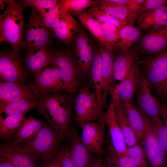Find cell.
Instances as JSON below:
<instances>
[{"mask_svg": "<svg viewBox=\"0 0 167 167\" xmlns=\"http://www.w3.org/2000/svg\"><path fill=\"white\" fill-rule=\"evenodd\" d=\"M37 11L47 28L53 31L58 25L62 15L58 3L52 7Z\"/></svg>", "mask_w": 167, "mask_h": 167, "instance_id": "35", "label": "cell"}, {"mask_svg": "<svg viewBox=\"0 0 167 167\" xmlns=\"http://www.w3.org/2000/svg\"><path fill=\"white\" fill-rule=\"evenodd\" d=\"M39 98L35 93L29 94L5 104H0V114L4 113L9 116L28 112L37 108Z\"/></svg>", "mask_w": 167, "mask_h": 167, "instance_id": "21", "label": "cell"}, {"mask_svg": "<svg viewBox=\"0 0 167 167\" xmlns=\"http://www.w3.org/2000/svg\"><path fill=\"white\" fill-rule=\"evenodd\" d=\"M166 4L167 0H144L138 16H140L161 6Z\"/></svg>", "mask_w": 167, "mask_h": 167, "instance_id": "40", "label": "cell"}, {"mask_svg": "<svg viewBox=\"0 0 167 167\" xmlns=\"http://www.w3.org/2000/svg\"><path fill=\"white\" fill-rule=\"evenodd\" d=\"M7 0H0V10H3L6 6V3Z\"/></svg>", "mask_w": 167, "mask_h": 167, "instance_id": "49", "label": "cell"}, {"mask_svg": "<svg viewBox=\"0 0 167 167\" xmlns=\"http://www.w3.org/2000/svg\"><path fill=\"white\" fill-rule=\"evenodd\" d=\"M126 154L130 161L137 167H149L143 148L137 143L128 147Z\"/></svg>", "mask_w": 167, "mask_h": 167, "instance_id": "37", "label": "cell"}, {"mask_svg": "<svg viewBox=\"0 0 167 167\" xmlns=\"http://www.w3.org/2000/svg\"><path fill=\"white\" fill-rule=\"evenodd\" d=\"M109 93L114 102L118 120L127 147H132L138 143V141L130 126L123 105L112 93Z\"/></svg>", "mask_w": 167, "mask_h": 167, "instance_id": "28", "label": "cell"}, {"mask_svg": "<svg viewBox=\"0 0 167 167\" xmlns=\"http://www.w3.org/2000/svg\"><path fill=\"white\" fill-rule=\"evenodd\" d=\"M165 54L167 56V50L166 51L165 53Z\"/></svg>", "mask_w": 167, "mask_h": 167, "instance_id": "50", "label": "cell"}, {"mask_svg": "<svg viewBox=\"0 0 167 167\" xmlns=\"http://www.w3.org/2000/svg\"><path fill=\"white\" fill-rule=\"evenodd\" d=\"M97 5L100 10L126 24L134 22L138 16L137 15L131 12L126 6L113 3L109 0L97 1Z\"/></svg>", "mask_w": 167, "mask_h": 167, "instance_id": "29", "label": "cell"}, {"mask_svg": "<svg viewBox=\"0 0 167 167\" xmlns=\"http://www.w3.org/2000/svg\"><path fill=\"white\" fill-rule=\"evenodd\" d=\"M141 31L134 26V22L121 28L118 34V41L117 43L119 52L126 53L131 49L140 37Z\"/></svg>", "mask_w": 167, "mask_h": 167, "instance_id": "32", "label": "cell"}, {"mask_svg": "<svg viewBox=\"0 0 167 167\" xmlns=\"http://www.w3.org/2000/svg\"><path fill=\"white\" fill-rule=\"evenodd\" d=\"M21 49L26 53L37 47H48L54 36L53 31L47 28L37 11L32 9Z\"/></svg>", "mask_w": 167, "mask_h": 167, "instance_id": "7", "label": "cell"}, {"mask_svg": "<svg viewBox=\"0 0 167 167\" xmlns=\"http://www.w3.org/2000/svg\"><path fill=\"white\" fill-rule=\"evenodd\" d=\"M116 154L121 167H137L130 161L126 154Z\"/></svg>", "mask_w": 167, "mask_h": 167, "instance_id": "43", "label": "cell"}, {"mask_svg": "<svg viewBox=\"0 0 167 167\" xmlns=\"http://www.w3.org/2000/svg\"><path fill=\"white\" fill-rule=\"evenodd\" d=\"M81 24L70 13L62 17L58 25L53 30L54 36L69 47L79 31Z\"/></svg>", "mask_w": 167, "mask_h": 167, "instance_id": "19", "label": "cell"}, {"mask_svg": "<svg viewBox=\"0 0 167 167\" xmlns=\"http://www.w3.org/2000/svg\"><path fill=\"white\" fill-rule=\"evenodd\" d=\"M137 52L131 48L126 53L119 52L115 59L113 69L114 80L122 81L126 78L133 62L137 59Z\"/></svg>", "mask_w": 167, "mask_h": 167, "instance_id": "27", "label": "cell"}, {"mask_svg": "<svg viewBox=\"0 0 167 167\" xmlns=\"http://www.w3.org/2000/svg\"><path fill=\"white\" fill-rule=\"evenodd\" d=\"M125 111L130 126L134 132L138 142L142 144L144 135V114L131 103L123 104Z\"/></svg>", "mask_w": 167, "mask_h": 167, "instance_id": "30", "label": "cell"}, {"mask_svg": "<svg viewBox=\"0 0 167 167\" xmlns=\"http://www.w3.org/2000/svg\"><path fill=\"white\" fill-rule=\"evenodd\" d=\"M56 158L61 167H75L71 158L70 149L67 147L61 149Z\"/></svg>", "mask_w": 167, "mask_h": 167, "instance_id": "39", "label": "cell"}, {"mask_svg": "<svg viewBox=\"0 0 167 167\" xmlns=\"http://www.w3.org/2000/svg\"><path fill=\"white\" fill-rule=\"evenodd\" d=\"M99 120L100 123L107 126L108 128L111 146L116 153L126 154L128 147L119 125L114 104L111 98L108 108Z\"/></svg>", "mask_w": 167, "mask_h": 167, "instance_id": "12", "label": "cell"}, {"mask_svg": "<svg viewBox=\"0 0 167 167\" xmlns=\"http://www.w3.org/2000/svg\"><path fill=\"white\" fill-rule=\"evenodd\" d=\"M32 93H35L30 85L24 82L0 81V104H6Z\"/></svg>", "mask_w": 167, "mask_h": 167, "instance_id": "22", "label": "cell"}, {"mask_svg": "<svg viewBox=\"0 0 167 167\" xmlns=\"http://www.w3.org/2000/svg\"><path fill=\"white\" fill-rule=\"evenodd\" d=\"M27 112L8 116L4 119L0 114V137L7 140L11 138L22 125Z\"/></svg>", "mask_w": 167, "mask_h": 167, "instance_id": "31", "label": "cell"}, {"mask_svg": "<svg viewBox=\"0 0 167 167\" xmlns=\"http://www.w3.org/2000/svg\"><path fill=\"white\" fill-rule=\"evenodd\" d=\"M6 5L0 15V43L7 42L12 50L19 53L24 36V9L14 0H7Z\"/></svg>", "mask_w": 167, "mask_h": 167, "instance_id": "3", "label": "cell"}, {"mask_svg": "<svg viewBox=\"0 0 167 167\" xmlns=\"http://www.w3.org/2000/svg\"><path fill=\"white\" fill-rule=\"evenodd\" d=\"M167 26V4L161 6L139 16L136 28L142 31Z\"/></svg>", "mask_w": 167, "mask_h": 167, "instance_id": "23", "label": "cell"}, {"mask_svg": "<svg viewBox=\"0 0 167 167\" xmlns=\"http://www.w3.org/2000/svg\"><path fill=\"white\" fill-rule=\"evenodd\" d=\"M28 75L19 53L12 50L0 51V80L24 82Z\"/></svg>", "mask_w": 167, "mask_h": 167, "instance_id": "10", "label": "cell"}, {"mask_svg": "<svg viewBox=\"0 0 167 167\" xmlns=\"http://www.w3.org/2000/svg\"><path fill=\"white\" fill-rule=\"evenodd\" d=\"M106 164L104 162L101 156H97L89 167H106Z\"/></svg>", "mask_w": 167, "mask_h": 167, "instance_id": "46", "label": "cell"}, {"mask_svg": "<svg viewBox=\"0 0 167 167\" xmlns=\"http://www.w3.org/2000/svg\"><path fill=\"white\" fill-rule=\"evenodd\" d=\"M96 2V1L91 0H59L58 3L62 17L68 13L73 15H75L95 4Z\"/></svg>", "mask_w": 167, "mask_h": 167, "instance_id": "34", "label": "cell"}, {"mask_svg": "<svg viewBox=\"0 0 167 167\" xmlns=\"http://www.w3.org/2000/svg\"><path fill=\"white\" fill-rule=\"evenodd\" d=\"M45 125L41 120L32 116L25 118L20 128L11 137L10 143L14 145L32 139Z\"/></svg>", "mask_w": 167, "mask_h": 167, "instance_id": "24", "label": "cell"}, {"mask_svg": "<svg viewBox=\"0 0 167 167\" xmlns=\"http://www.w3.org/2000/svg\"><path fill=\"white\" fill-rule=\"evenodd\" d=\"M139 71L137 59L125 79L114 88L111 86L109 92L112 93L123 105L131 103L135 92Z\"/></svg>", "mask_w": 167, "mask_h": 167, "instance_id": "16", "label": "cell"}, {"mask_svg": "<svg viewBox=\"0 0 167 167\" xmlns=\"http://www.w3.org/2000/svg\"><path fill=\"white\" fill-rule=\"evenodd\" d=\"M106 167H107V166H106Z\"/></svg>", "mask_w": 167, "mask_h": 167, "instance_id": "51", "label": "cell"}, {"mask_svg": "<svg viewBox=\"0 0 167 167\" xmlns=\"http://www.w3.org/2000/svg\"><path fill=\"white\" fill-rule=\"evenodd\" d=\"M30 85L38 96L48 93L65 92L58 68L51 63Z\"/></svg>", "mask_w": 167, "mask_h": 167, "instance_id": "11", "label": "cell"}, {"mask_svg": "<svg viewBox=\"0 0 167 167\" xmlns=\"http://www.w3.org/2000/svg\"><path fill=\"white\" fill-rule=\"evenodd\" d=\"M114 51L105 47L101 53V72L102 83V101L104 108L106 102L109 90L114 81L113 69L115 56Z\"/></svg>", "mask_w": 167, "mask_h": 167, "instance_id": "20", "label": "cell"}, {"mask_svg": "<svg viewBox=\"0 0 167 167\" xmlns=\"http://www.w3.org/2000/svg\"><path fill=\"white\" fill-rule=\"evenodd\" d=\"M74 109L75 120L80 126L100 119L104 113L87 83L79 88L75 97Z\"/></svg>", "mask_w": 167, "mask_h": 167, "instance_id": "6", "label": "cell"}, {"mask_svg": "<svg viewBox=\"0 0 167 167\" xmlns=\"http://www.w3.org/2000/svg\"><path fill=\"white\" fill-rule=\"evenodd\" d=\"M135 92L139 109L150 119L154 126L162 122L160 114V103L153 95L140 70Z\"/></svg>", "mask_w": 167, "mask_h": 167, "instance_id": "9", "label": "cell"}, {"mask_svg": "<svg viewBox=\"0 0 167 167\" xmlns=\"http://www.w3.org/2000/svg\"><path fill=\"white\" fill-rule=\"evenodd\" d=\"M138 63L152 91L161 100L167 101V56L165 53L148 55Z\"/></svg>", "mask_w": 167, "mask_h": 167, "instance_id": "4", "label": "cell"}, {"mask_svg": "<svg viewBox=\"0 0 167 167\" xmlns=\"http://www.w3.org/2000/svg\"><path fill=\"white\" fill-rule=\"evenodd\" d=\"M149 30L138 42L135 48L138 53L148 55L162 54L167 45V26Z\"/></svg>", "mask_w": 167, "mask_h": 167, "instance_id": "13", "label": "cell"}, {"mask_svg": "<svg viewBox=\"0 0 167 167\" xmlns=\"http://www.w3.org/2000/svg\"><path fill=\"white\" fill-rule=\"evenodd\" d=\"M97 21L103 31L114 32L119 33L121 29L111 24Z\"/></svg>", "mask_w": 167, "mask_h": 167, "instance_id": "44", "label": "cell"}, {"mask_svg": "<svg viewBox=\"0 0 167 167\" xmlns=\"http://www.w3.org/2000/svg\"><path fill=\"white\" fill-rule=\"evenodd\" d=\"M57 0H19L16 2L24 10L30 7L36 11L47 9L55 6Z\"/></svg>", "mask_w": 167, "mask_h": 167, "instance_id": "38", "label": "cell"}, {"mask_svg": "<svg viewBox=\"0 0 167 167\" xmlns=\"http://www.w3.org/2000/svg\"><path fill=\"white\" fill-rule=\"evenodd\" d=\"M52 51L50 63L58 68L65 92L70 94L74 93L80 85L84 73L71 53L67 51Z\"/></svg>", "mask_w": 167, "mask_h": 167, "instance_id": "5", "label": "cell"}, {"mask_svg": "<svg viewBox=\"0 0 167 167\" xmlns=\"http://www.w3.org/2000/svg\"><path fill=\"white\" fill-rule=\"evenodd\" d=\"M87 13L96 20L104 23L111 24L121 28L127 25L118 19L109 15L100 10L96 2L86 10Z\"/></svg>", "mask_w": 167, "mask_h": 167, "instance_id": "36", "label": "cell"}, {"mask_svg": "<svg viewBox=\"0 0 167 167\" xmlns=\"http://www.w3.org/2000/svg\"><path fill=\"white\" fill-rule=\"evenodd\" d=\"M0 157L15 167H37L35 160L17 149L10 143L1 144Z\"/></svg>", "mask_w": 167, "mask_h": 167, "instance_id": "25", "label": "cell"}, {"mask_svg": "<svg viewBox=\"0 0 167 167\" xmlns=\"http://www.w3.org/2000/svg\"><path fill=\"white\" fill-rule=\"evenodd\" d=\"M38 97L37 110L56 128L62 139L68 143L73 130L68 95L62 92L48 93Z\"/></svg>", "mask_w": 167, "mask_h": 167, "instance_id": "1", "label": "cell"}, {"mask_svg": "<svg viewBox=\"0 0 167 167\" xmlns=\"http://www.w3.org/2000/svg\"><path fill=\"white\" fill-rule=\"evenodd\" d=\"M160 114L164 124L167 129V105L164 103H160Z\"/></svg>", "mask_w": 167, "mask_h": 167, "instance_id": "45", "label": "cell"}, {"mask_svg": "<svg viewBox=\"0 0 167 167\" xmlns=\"http://www.w3.org/2000/svg\"><path fill=\"white\" fill-rule=\"evenodd\" d=\"M82 24L98 40L104 47L109 49L108 45L105 41L103 31L97 21L84 10L75 15Z\"/></svg>", "mask_w": 167, "mask_h": 167, "instance_id": "33", "label": "cell"}, {"mask_svg": "<svg viewBox=\"0 0 167 167\" xmlns=\"http://www.w3.org/2000/svg\"><path fill=\"white\" fill-rule=\"evenodd\" d=\"M0 167H15L10 162L5 159L0 158Z\"/></svg>", "mask_w": 167, "mask_h": 167, "instance_id": "48", "label": "cell"}, {"mask_svg": "<svg viewBox=\"0 0 167 167\" xmlns=\"http://www.w3.org/2000/svg\"><path fill=\"white\" fill-rule=\"evenodd\" d=\"M105 125L93 122L82 125L81 139L92 153L101 156L105 139Z\"/></svg>", "mask_w": 167, "mask_h": 167, "instance_id": "15", "label": "cell"}, {"mask_svg": "<svg viewBox=\"0 0 167 167\" xmlns=\"http://www.w3.org/2000/svg\"><path fill=\"white\" fill-rule=\"evenodd\" d=\"M62 140L56 128L48 122L32 139L13 145L36 161L39 159L46 162L56 157L63 145Z\"/></svg>", "mask_w": 167, "mask_h": 167, "instance_id": "2", "label": "cell"}, {"mask_svg": "<svg viewBox=\"0 0 167 167\" xmlns=\"http://www.w3.org/2000/svg\"><path fill=\"white\" fill-rule=\"evenodd\" d=\"M68 143L71 158L75 167H89L94 160H92V153L82 142L80 137L75 130Z\"/></svg>", "mask_w": 167, "mask_h": 167, "instance_id": "18", "label": "cell"}, {"mask_svg": "<svg viewBox=\"0 0 167 167\" xmlns=\"http://www.w3.org/2000/svg\"><path fill=\"white\" fill-rule=\"evenodd\" d=\"M102 48L100 47L95 48L94 57L89 73L94 89L93 92L100 107L103 110L105 108L102 101Z\"/></svg>", "mask_w": 167, "mask_h": 167, "instance_id": "26", "label": "cell"}, {"mask_svg": "<svg viewBox=\"0 0 167 167\" xmlns=\"http://www.w3.org/2000/svg\"><path fill=\"white\" fill-rule=\"evenodd\" d=\"M145 130L142 144L151 167H166L167 157L161 146L154 124L144 113Z\"/></svg>", "mask_w": 167, "mask_h": 167, "instance_id": "8", "label": "cell"}, {"mask_svg": "<svg viewBox=\"0 0 167 167\" xmlns=\"http://www.w3.org/2000/svg\"><path fill=\"white\" fill-rule=\"evenodd\" d=\"M75 59L84 74L89 72L94 59L95 48L83 31H79L73 41Z\"/></svg>", "mask_w": 167, "mask_h": 167, "instance_id": "14", "label": "cell"}, {"mask_svg": "<svg viewBox=\"0 0 167 167\" xmlns=\"http://www.w3.org/2000/svg\"><path fill=\"white\" fill-rule=\"evenodd\" d=\"M106 162L107 167H121L118 163L115 152L111 145L108 148Z\"/></svg>", "mask_w": 167, "mask_h": 167, "instance_id": "42", "label": "cell"}, {"mask_svg": "<svg viewBox=\"0 0 167 167\" xmlns=\"http://www.w3.org/2000/svg\"><path fill=\"white\" fill-rule=\"evenodd\" d=\"M52 51L47 47H36L26 54L23 59L25 69L34 79L51 63Z\"/></svg>", "mask_w": 167, "mask_h": 167, "instance_id": "17", "label": "cell"}, {"mask_svg": "<svg viewBox=\"0 0 167 167\" xmlns=\"http://www.w3.org/2000/svg\"><path fill=\"white\" fill-rule=\"evenodd\" d=\"M45 162L46 164L43 167H61L56 157L51 160Z\"/></svg>", "mask_w": 167, "mask_h": 167, "instance_id": "47", "label": "cell"}, {"mask_svg": "<svg viewBox=\"0 0 167 167\" xmlns=\"http://www.w3.org/2000/svg\"><path fill=\"white\" fill-rule=\"evenodd\" d=\"M154 127L161 144L167 157V129L163 121L160 124L154 126Z\"/></svg>", "mask_w": 167, "mask_h": 167, "instance_id": "41", "label": "cell"}]
</instances>
